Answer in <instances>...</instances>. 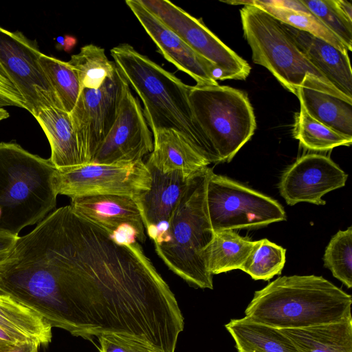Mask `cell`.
I'll list each match as a JSON object with an SVG mask.
<instances>
[{
  "label": "cell",
  "instance_id": "5b68a950",
  "mask_svg": "<svg viewBox=\"0 0 352 352\" xmlns=\"http://www.w3.org/2000/svg\"><path fill=\"white\" fill-rule=\"evenodd\" d=\"M56 170L50 158L14 142H0V232L19 236L54 209Z\"/></svg>",
  "mask_w": 352,
  "mask_h": 352
},
{
  "label": "cell",
  "instance_id": "30bf717a",
  "mask_svg": "<svg viewBox=\"0 0 352 352\" xmlns=\"http://www.w3.org/2000/svg\"><path fill=\"white\" fill-rule=\"evenodd\" d=\"M36 41L0 26V65L33 116L45 107L63 110L40 63Z\"/></svg>",
  "mask_w": 352,
  "mask_h": 352
},
{
  "label": "cell",
  "instance_id": "e575fe53",
  "mask_svg": "<svg viewBox=\"0 0 352 352\" xmlns=\"http://www.w3.org/2000/svg\"><path fill=\"white\" fill-rule=\"evenodd\" d=\"M28 340H33L27 337L11 333L0 327V352Z\"/></svg>",
  "mask_w": 352,
  "mask_h": 352
},
{
  "label": "cell",
  "instance_id": "d6986e66",
  "mask_svg": "<svg viewBox=\"0 0 352 352\" xmlns=\"http://www.w3.org/2000/svg\"><path fill=\"white\" fill-rule=\"evenodd\" d=\"M153 135V150L146 164L164 173L180 172L188 179L208 167L209 162L180 133L160 129Z\"/></svg>",
  "mask_w": 352,
  "mask_h": 352
},
{
  "label": "cell",
  "instance_id": "f1b7e54d",
  "mask_svg": "<svg viewBox=\"0 0 352 352\" xmlns=\"http://www.w3.org/2000/svg\"><path fill=\"white\" fill-rule=\"evenodd\" d=\"M39 63L52 86L64 111L70 113L74 107L81 87L76 72L58 58L41 54Z\"/></svg>",
  "mask_w": 352,
  "mask_h": 352
},
{
  "label": "cell",
  "instance_id": "f546056e",
  "mask_svg": "<svg viewBox=\"0 0 352 352\" xmlns=\"http://www.w3.org/2000/svg\"><path fill=\"white\" fill-rule=\"evenodd\" d=\"M285 254V248L267 239L256 241L241 270L254 280H269L280 274Z\"/></svg>",
  "mask_w": 352,
  "mask_h": 352
},
{
  "label": "cell",
  "instance_id": "1f68e13d",
  "mask_svg": "<svg viewBox=\"0 0 352 352\" xmlns=\"http://www.w3.org/2000/svg\"><path fill=\"white\" fill-rule=\"evenodd\" d=\"M309 10L352 50V24L334 7L332 0H300Z\"/></svg>",
  "mask_w": 352,
  "mask_h": 352
},
{
  "label": "cell",
  "instance_id": "ba28073f",
  "mask_svg": "<svg viewBox=\"0 0 352 352\" xmlns=\"http://www.w3.org/2000/svg\"><path fill=\"white\" fill-rule=\"evenodd\" d=\"M206 200L214 232L257 229L286 220L283 206L274 199L210 168Z\"/></svg>",
  "mask_w": 352,
  "mask_h": 352
},
{
  "label": "cell",
  "instance_id": "e0dca14e",
  "mask_svg": "<svg viewBox=\"0 0 352 352\" xmlns=\"http://www.w3.org/2000/svg\"><path fill=\"white\" fill-rule=\"evenodd\" d=\"M78 214L111 233L126 229L135 232L137 240L146 241L145 228L135 198L126 195H89L74 197L69 204Z\"/></svg>",
  "mask_w": 352,
  "mask_h": 352
},
{
  "label": "cell",
  "instance_id": "44dd1931",
  "mask_svg": "<svg viewBox=\"0 0 352 352\" xmlns=\"http://www.w3.org/2000/svg\"><path fill=\"white\" fill-rule=\"evenodd\" d=\"M280 330L300 352H352V317L337 322Z\"/></svg>",
  "mask_w": 352,
  "mask_h": 352
},
{
  "label": "cell",
  "instance_id": "4316f807",
  "mask_svg": "<svg viewBox=\"0 0 352 352\" xmlns=\"http://www.w3.org/2000/svg\"><path fill=\"white\" fill-rule=\"evenodd\" d=\"M293 136L307 149L318 151L331 150L340 146H351L352 136L337 132L317 121L307 112L300 103V111L296 113Z\"/></svg>",
  "mask_w": 352,
  "mask_h": 352
},
{
  "label": "cell",
  "instance_id": "74e56055",
  "mask_svg": "<svg viewBox=\"0 0 352 352\" xmlns=\"http://www.w3.org/2000/svg\"><path fill=\"white\" fill-rule=\"evenodd\" d=\"M41 344L34 340H28L13 346L2 352H38Z\"/></svg>",
  "mask_w": 352,
  "mask_h": 352
},
{
  "label": "cell",
  "instance_id": "cb8c5ba5",
  "mask_svg": "<svg viewBox=\"0 0 352 352\" xmlns=\"http://www.w3.org/2000/svg\"><path fill=\"white\" fill-rule=\"evenodd\" d=\"M0 327L47 346L52 327L36 312L9 296L0 294Z\"/></svg>",
  "mask_w": 352,
  "mask_h": 352
},
{
  "label": "cell",
  "instance_id": "7c38bea8",
  "mask_svg": "<svg viewBox=\"0 0 352 352\" xmlns=\"http://www.w3.org/2000/svg\"><path fill=\"white\" fill-rule=\"evenodd\" d=\"M126 84L117 67L98 89H81L69 113L84 165L94 155L111 129Z\"/></svg>",
  "mask_w": 352,
  "mask_h": 352
},
{
  "label": "cell",
  "instance_id": "52a82bcc",
  "mask_svg": "<svg viewBox=\"0 0 352 352\" xmlns=\"http://www.w3.org/2000/svg\"><path fill=\"white\" fill-rule=\"evenodd\" d=\"M194 117L216 160L230 162L254 135L256 123L245 92L229 86H191Z\"/></svg>",
  "mask_w": 352,
  "mask_h": 352
},
{
  "label": "cell",
  "instance_id": "f35d334b",
  "mask_svg": "<svg viewBox=\"0 0 352 352\" xmlns=\"http://www.w3.org/2000/svg\"><path fill=\"white\" fill-rule=\"evenodd\" d=\"M56 41L57 43V48L63 49L65 50H69L74 44L75 39L70 36H58L56 38Z\"/></svg>",
  "mask_w": 352,
  "mask_h": 352
},
{
  "label": "cell",
  "instance_id": "d590c367",
  "mask_svg": "<svg viewBox=\"0 0 352 352\" xmlns=\"http://www.w3.org/2000/svg\"><path fill=\"white\" fill-rule=\"evenodd\" d=\"M19 236L0 232V262L8 256Z\"/></svg>",
  "mask_w": 352,
  "mask_h": 352
},
{
  "label": "cell",
  "instance_id": "d6a6232c",
  "mask_svg": "<svg viewBox=\"0 0 352 352\" xmlns=\"http://www.w3.org/2000/svg\"><path fill=\"white\" fill-rule=\"evenodd\" d=\"M98 338L100 352H151L136 342L118 336L106 335Z\"/></svg>",
  "mask_w": 352,
  "mask_h": 352
},
{
  "label": "cell",
  "instance_id": "6da1fadb",
  "mask_svg": "<svg viewBox=\"0 0 352 352\" xmlns=\"http://www.w3.org/2000/svg\"><path fill=\"white\" fill-rule=\"evenodd\" d=\"M67 265L63 329L92 340L118 336L151 352H175L184 320L168 285L137 241L59 208Z\"/></svg>",
  "mask_w": 352,
  "mask_h": 352
},
{
  "label": "cell",
  "instance_id": "9c48e42d",
  "mask_svg": "<svg viewBox=\"0 0 352 352\" xmlns=\"http://www.w3.org/2000/svg\"><path fill=\"white\" fill-rule=\"evenodd\" d=\"M151 176L145 163H90L56 170L54 186L57 195L74 197L126 195L136 198L149 190Z\"/></svg>",
  "mask_w": 352,
  "mask_h": 352
},
{
  "label": "cell",
  "instance_id": "83f0119b",
  "mask_svg": "<svg viewBox=\"0 0 352 352\" xmlns=\"http://www.w3.org/2000/svg\"><path fill=\"white\" fill-rule=\"evenodd\" d=\"M76 72L81 89H98L107 78L115 73L114 62L107 57L104 50L93 44L81 47L67 61Z\"/></svg>",
  "mask_w": 352,
  "mask_h": 352
},
{
  "label": "cell",
  "instance_id": "5bb4252c",
  "mask_svg": "<svg viewBox=\"0 0 352 352\" xmlns=\"http://www.w3.org/2000/svg\"><path fill=\"white\" fill-rule=\"evenodd\" d=\"M347 177L330 157L310 153L299 157L283 172L278 188L289 206L300 202L324 205L322 197L343 187Z\"/></svg>",
  "mask_w": 352,
  "mask_h": 352
},
{
  "label": "cell",
  "instance_id": "d4e9b609",
  "mask_svg": "<svg viewBox=\"0 0 352 352\" xmlns=\"http://www.w3.org/2000/svg\"><path fill=\"white\" fill-rule=\"evenodd\" d=\"M255 241L241 236L234 230L214 232L204 252L208 271L212 275L241 270Z\"/></svg>",
  "mask_w": 352,
  "mask_h": 352
},
{
  "label": "cell",
  "instance_id": "ac0fdd59",
  "mask_svg": "<svg viewBox=\"0 0 352 352\" xmlns=\"http://www.w3.org/2000/svg\"><path fill=\"white\" fill-rule=\"evenodd\" d=\"M283 24L311 63L338 90L352 99V70L348 54L308 32Z\"/></svg>",
  "mask_w": 352,
  "mask_h": 352
},
{
  "label": "cell",
  "instance_id": "ab89813d",
  "mask_svg": "<svg viewBox=\"0 0 352 352\" xmlns=\"http://www.w3.org/2000/svg\"><path fill=\"white\" fill-rule=\"evenodd\" d=\"M9 116V113L3 107H0V121L8 118Z\"/></svg>",
  "mask_w": 352,
  "mask_h": 352
},
{
  "label": "cell",
  "instance_id": "277c9868",
  "mask_svg": "<svg viewBox=\"0 0 352 352\" xmlns=\"http://www.w3.org/2000/svg\"><path fill=\"white\" fill-rule=\"evenodd\" d=\"M209 170L192 177L166 227L152 241L173 273L192 287L212 289V275L204 255L214 235L206 200Z\"/></svg>",
  "mask_w": 352,
  "mask_h": 352
},
{
  "label": "cell",
  "instance_id": "603a6c76",
  "mask_svg": "<svg viewBox=\"0 0 352 352\" xmlns=\"http://www.w3.org/2000/svg\"><path fill=\"white\" fill-rule=\"evenodd\" d=\"M296 96L311 117L337 132L352 136V104L305 87L298 90Z\"/></svg>",
  "mask_w": 352,
  "mask_h": 352
},
{
  "label": "cell",
  "instance_id": "484cf974",
  "mask_svg": "<svg viewBox=\"0 0 352 352\" xmlns=\"http://www.w3.org/2000/svg\"><path fill=\"white\" fill-rule=\"evenodd\" d=\"M233 5H252L266 12L280 22L320 38L344 54L348 50L341 40L310 11L296 10L262 3L260 0L223 1Z\"/></svg>",
  "mask_w": 352,
  "mask_h": 352
},
{
  "label": "cell",
  "instance_id": "ffe728a7",
  "mask_svg": "<svg viewBox=\"0 0 352 352\" xmlns=\"http://www.w3.org/2000/svg\"><path fill=\"white\" fill-rule=\"evenodd\" d=\"M34 117L47 138L50 160L57 170L84 165L69 113L50 107L40 109Z\"/></svg>",
  "mask_w": 352,
  "mask_h": 352
},
{
  "label": "cell",
  "instance_id": "836d02e7",
  "mask_svg": "<svg viewBox=\"0 0 352 352\" xmlns=\"http://www.w3.org/2000/svg\"><path fill=\"white\" fill-rule=\"evenodd\" d=\"M14 106L26 109L23 98L0 65V107Z\"/></svg>",
  "mask_w": 352,
  "mask_h": 352
},
{
  "label": "cell",
  "instance_id": "2e32d148",
  "mask_svg": "<svg viewBox=\"0 0 352 352\" xmlns=\"http://www.w3.org/2000/svg\"><path fill=\"white\" fill-rule=\"evenodd\" d=\"M145 164L151 176V188L135 200L146 234L153 240L166 227L192 178L178 171L164 173Z\"/></svg>",
  "mask_w": 352,
  "mask_h": 352
},
{
  "label": "cell",
  "instance_id": "7402d4cb",
  "mask_svg": "<svg viewBox=\"0 0 352 352\" xmlns=\"http://www.w3.org/2000/svg\"><path fill=\"white\" fill-rule=\"evenodd\" d=\"M238 352H300L283 331L245 316L225 324Z\"/></svg>",
  "mask_w": 352,
  "mask_h": 352
},
{
  "label": "cell",
  "instance_id": "8fae6325",
  "mask_svg": "<svg viewBox=\"0 0 352 352\" xmlns=\"http://www.w3.org/2000/svg\"><path fill=\"white\" fill-rule=\"evenodd\" d=\"M197 54L214 63L223 80H245L251 67L228 47L200 19L166 0H139Z\"/></svg>",
  "mask_w": 352,
  "mask_h": 352
},
{
  "label": "cell",
  "instance_id": "3957f363",
  "mask_svg": "<svg viewBox=\"0 0 352 352\" xmlns=\"http://www.w3.org/2000/svg\"><path fill=\"white\" fill-rule=\"evenodd\" d=\"M352 297L322 276H281L256 291L245 310L252 320L279 329L342 321L351 316Z\"/></svg>",
  "mask_w": 352,
  "mask_h": 352
},
{
  "label": "cell",
  "instance_id": "9a60e30c",
  "mask_svg": "<svg viewBox=\"0 0 352 352\" xmlns=\"http://www.w3.org/2000/svg\"><path fill=\"white\" fill-rule=\"evenodd\" d=\"M125 3L158 52L178 69L192 77L197 85H216L217 80H223V72L214 63L194 51L139 0H126Z\"/></svg>",
  "mask_w": 352,
  "mask_h": 352
},
{
  "label": "cell",
  "instance_id": "7a4b0ae2",
  "mask_svg": "<svg viewBox=\"0 0 352 352\" xmlns=\"http://www.w3.org/2000/svg\"><path fill=\"white\" fill-rule=\"evenodd\" d=\"M110 52L118 70L142 100L143 113L152 133L173 129L183 135L210 164H216L192 111L189 100L191 86L129 44H120Z\"/></svg>",
  "mask_w": 352,
  "mask_h": 352
},
{
  "label": "cell",
  "instance_id": "4dcf8cb0",
  "mask_svg": "<svg viewBox=\"0 0 352 352\" xmlns=\"http://www.w3.org/2000/svg\"><path fill=\"white\" fill-rule=\"evenodd\" d=\"M324 265L349 289L352 287V227L339 230L324 254Z\"/></svg>",
  "mask_w": 352,
  "mask_h": 352
},
{
  "label": "cell",
  "instance_id": "8d00e7d4",
  "mask_svg": "<svg viewBox=\"0 0 352 352\" xmlns=\"http://www.w3.org/2000/svg\"><path fill=\"white\" fill-rule=\"evenodd\" d=\"M332 3L341 16L352 24V6L351 2L344 0H332Z\"/></svg>",
  "mask_w": 352,
  "mask_h": 352
},
{
  "label": "cell",
  "instance_id": "4fadbf2b",
  "mask_svg": "<svg viewBox=\"0 0 352 352\" xmlns=\"http://www.w3.org/2000/svg\"><path fill=\"white\" fill-rule=\"evenodd\" d=\"M153 141L143 109L125 85L116 120L98 147L92 163H130L151 153Z\"/></svg>",
  "mask_w": 352,
  "mask_h": 352
},
{
  "label": "cell",
  "instance_id": "8992f818",
  "mask_svg": "<svg viewBox=\"0 0 352 352\" xmlns=\"http://www.w3.org/2000/svg\"><path fill=\"white\" fill-rule=\"evenodd\" d=\"M240 16L253 62L267 69L285 89L296 96L300 88L313 89L352 104L301 52L281 22L252 5L243 6Z\"/></svg>",
  "mask_w": 352,
  "mask_h": 352
}]
</instances>
